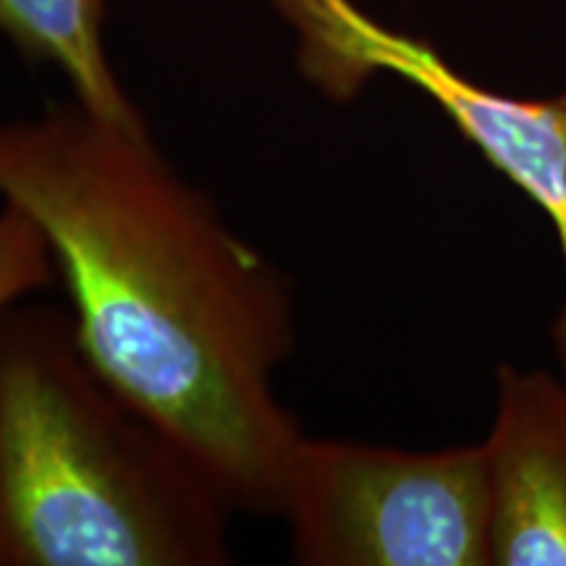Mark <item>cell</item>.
<instances>
[{"mask_svg":"<svg viewBox=\"0 0 566 566\" xmlns=\"http://www.w3.org/2000/svg\"><path fill=\"white\" fill-rule=\"evenodd\" d=\"M0 202L45 242L95 370L233 509L279 516L304 436L275 391L294 349L279 268L163 158L145 124L74 97L0 124Z\"/></svg>","mask_w":566,"mask_h":566,"instance_id":"1","label":"cell"},{"mask_svg":"<svg viewBox=\"0 0 566 566\" xmlns=\"http://www.w3.org/2000/svg\"><path fill=\"white\" fill-rule=\"evenodd\" d=\"M231 512L95 370L69 310L0 307V566L229 564Z\"/></svg>","mask_w":566,"mask_h":566,"instance_id":"2","label":"cell"},{"mask_svg":"<svg viewBox=\"0 0 566 566\" xmlns=\"http://www.w3.org/2000/svg\"><path fill=\"white\" fill-rule=\"evenodd\" d=\"M485 446L415 451L302 436L281 520L307 566L491 564Z\"/></svg>","mask_w":566,"mask_h":566,"instance_id":"3","label":"cell"},{"mask_svg":"<svg viewBox=\"0 0 566 566\" xmlns=\"http://www.w3.org/2000/svg\"><path fill=\"white\" fill-rule=\"evenodd\" d=\"M302 74L346 101L375 74L415 84L480 153L554 221L566 263V105L514 101L478 87L428 42L394 32L354 0H283ZM566 365V307L556 325Z\"/></svg>","mask_w":566,"mask_h":566,"instance_id":"4","label":"cell"},{"mask_svg":"<svg viewBox=\"0 0 566 566\" xmlns=\"http://www.w3.org/2000/svg\"><path fill=\"white\" fill-rule=\"evenodd\" d=\"M491 564L566 566V388L546 373L499 370L488 436Z\"/></svg>","mask_w":566,"mask_h":566,"instance_id":"5","label":"cell"},{"mask_svg":"<svg viewBox=\"0 0 566 566\" xmlns=\"http://www.w3.org/2000/svg\"><path fill=\"white\" fill-rule=\"evenodd\" d=\"M108 0H0V42L66 80L71 97L111 122L139 126L142 113L105 51Z\"/></svg>","mask_w":566,"mask_h":566,"instance_id":"6","label":"cell"},{"mask_svg":"<svg viewBox=\"0 0 566 566\" xmlns=\"http://www.w3.org/2000/svg\"><path fill=\"white\" fill-rule=\"evenodd\" d=\"M53 263L38 229L13 208L0 210V307L53 281Z\"/></svg>","mask_w":566,"mask_h":566,"instance_id":"7","label":"cell"},{"mask_svg":"<svg viewBox=\"0 0 566 566\" xmlns=\"http://www.w3.org/2000/svg\"><path fill=\"white\" fill-rule=\"evenodd\" d=\"M558 101H562V103L566 105V95H562V97H558Z\"/></svg>","mask_w":566,"mask_h":566,"instance_id":"8","label":"cell"}]
</instances>
